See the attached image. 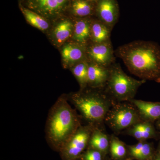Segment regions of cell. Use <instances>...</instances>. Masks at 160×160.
Segmentation results:
<instances>
[{"mask_svg":"<svg viewBox=\"0 0 160 160\" xmlns=\"http://www.w3.org/2000/svg\"><path fill=\"white\" fill-rule=\"evenodd\" d=\"M67 97L89 125L95 127L105 120L111 109L110 100L98 92L82 90Z\"/></svg>","mask_w":160,"mask_h":160,"instance_id":"obj_3","label":"cell"},{"mask_svg":"<svg viewBox=\"0 0 160 160\" xmlns=\"http://www.w3.org/2000/svg\"><path fill=\"white\" fill-rule=\"evenodd\" d=\"M141 117L134 106L122 103L117 104L110 109L105 121L111 129L119 132L140 122Z\"/></svg>","mask_w":160,"mask_h":160,"instance_id":"obj_5","label":"cell"},{"mask_svg":"<svg viewBox=\"0 0 160 160\" xmlns=\"http://www.w3.org/2000/svg\"><path fill=\"white\" fill-rule=\"evenodd\" d=\"M21 10L26 21L32 26L43 31L49 28V23L41 15L25 7H22Z\"/></svg>","mask_w":160,"mask_h":160,"instance_id":"obj_16","label":"cell"},{"mask_svg":"<svg viewBox=\"0 0 160 160\" xmlns=\"http://www.w3.org/2000/svg\"><path fill=\"white\" fill-rule=\"evenodd\" d=\"M70 0H27L31 9L47 18L56 16L64 11Z\"/></svg>","mask_w":160,"mask_h":160,"instance_id":"obj_8","label":"cell"},{"mask_svg":"<svg viewBox=\"0 0 160 160\" xmlns=\"http://www.w3.org/2000/svg\"><path fill=\"white\" fill-rule=\"evenodd\" d=\"M110 151L112 157L116 159L122 158L126 154V149L123 143L115 137L111 139Z\"/></svg>","mask_w":160,"mask_h":160,"instance_id":"obj_20","label":"cell"},{"mask_svg":"<svg viewBox=\"0 0 160 160\" xmlns=\"http://www.w3.org/2000/svg\"><path fill=\"white\" fill-rule=\"evenodd\" d=\"M83 160H102V152L98 150L90 148L83 155Z\"/></svg>","mask_w":160,"mask_h":160,"instance_id":"obj_23","label":"cell"},{"mask_svg":"<svg viewBox=\"0 0 160 160\" xmlns=\"http://www.w3.org/2000/svg\"><path fill=\"white\" fill-rule=\"evenodd\" d=\"M126 160H131V159L130 158H128L127 159H126Z\"/></svg>","mask_w":160,"mask_h":160,"instance_id":"obj_27","label":"cell"},{"mask_svg":"<svg viewBox=\"0 0 160 160\" xmlns=\"http://www.w3.org/2000/svg\"><path fill=\"white\" fill-rule=\"evenodd\" d=\"M109 69V79L106 85L107 90L119 102L133 99L138 88L146 82L145 80L135 79L127 75L118 63L112 64Z\"/></svg>","mask_w":160,"mask_h":160,"instance_id":"obj_4","label":"cell"},{"mask_svg":"<svg viewBox=\"0 0 160 160\" xmlns=\"http://www.w3.org/2000/svg\"><path fill=\"white\" fill-rule=\"evenodd\" d=\"M88 63L86 60L75 64L72 71L78 82L81 89H85L88 86Z\"/></svg>","mask_w":160,"mask_h":160,"instance_id":"obj_18","label":"cell"},{"mask_svg":"<svg viewBox=\"0 0 160 160\" xmlns=\"http://www.w3.org/2000/svg\"><path fill=\"white\" fill-rule=\"evenodd\" d=\"M81 126L79 118L69 105L68 97L62 96L49 112L46 126V139L60 151Z\"/></svg>","mask_w":160,"mask_h":160,"instance_id":"obj_2","label":"cell"},{"mask_svg":"<svg viewBox=\"0 0 160 160\" xmlns=\"http://www.w3.org/2000/svg\"><path fill=\"white\" fill-rule=\"evenodd\" d=\"M91 20L80 18L76 21L73 29V40L77 43L86 46L91 41Z\"/></svg>","mask_w":160,"mask_h":160,"instance_id":"obj_12","label":"cell"},{"mask_svg":"<svg viewBox=\"0 0 160 160\" xmlns=\"http://www.w3.org/2000/svg\"><path fill=\"white\" fill-rule=\"evenodd\" d=\"M95 128L90 125L80 126L60 149L63 160H76L89 144L92 130Z\"/></svg>","mask_w":160,"mask_h":160,"instance_id":"obj_6","label":"cell"},{"mask_svg":"<svg viewBox=\"0 0 160 160\" xmlns=\"http://www.w3.org/2000/svg\"><path fill=\"white\" fill-rule=\"evenodd\" d=\"M99 20L112 30L117 23L119 9L116 0H98L96 8Z\"/></svg>","mask_w":160,"mask_h":160,"instance_id":"obj_9","label":"cell"},{"mask_svg":"<svg viewBox=\"0 0 160 160\" xmlns=\"http://www.w3.org/2000/svg\"><path fill=\"white\" fill-rule=\"evenodd\" d=\"M144 142L141 141L139 143L134 145L133 146H130L129 147V150H130V154L133 157L136 156V155L139 152L141 149H142V147L144 144Z\"/></svg>","mask_w":160,"mask_h":160,"instance_id":"obj_24","label":"cell"},{"mask_svg":"<svg viewBox=\"0 0 160 160\" xmlns=\"http://www.w3.org/2000/svg\"><path fill=\"white\" fill-rule=\"evenodd\" d=\"M140 124L144 140L152 137L154 135V129L151 124L147 122H141Z\"/></svg>","mask_w":160,"mask_h":160,"instance_id":"obj_21","label":"cell"},{"mask_svg":"<svg viewBox=\"0 0 160 160\" xmlns=\"http://www.w3.org/2000/svg\"><path fill=\"white\" fill-rule=\"evenodd\" d=\"M88 1H90V2H94V1H97V0H88Z\"/></svg>","mask_w":160,"mask_h":160,"instance_id":"obj_26","label":"cell"},{"mask_svg":"<svg viewBox=\"0 0 160 160\" xmlns=\"http://www.w3.org/2000/svg\"><path fill=\"white\" fill-rule=\"evenodd\" d=\"M131 102L140 116L145 119L152 121L160 118V103L133 99Z\"/></svg>","mask_w":160,"mask_h":160,"instance_id":"obj_13","label":"cell"},{"mask_svg":"<svg viewBox=\"0 0 160 160\" xmlns=\"http://www.w3.org/2000/svg\"><path fill=\"white\" fill-rule=\"evenodd\" d=\"M112 30L99 20L91 21L92 42L93 43H101L109 41Z\"/></svg>","mask_w":160,"mask_h":160,"instance_id":"obj_14","label":"cell"},{"mask_svg":"<svg viewBox=\"0 0 160 160\" xmlns=\"http://www.w3.org/2000/svg\"><path fill=\"white\" fill-rule=\"evenodd\" d=\"M114 52L134 75L145 81L160 82V47L156 43L135 41L119 46Z\"/></svg>","mask_w":160,"mask_h":160,"instance_id":"obj_1","label":"cell"},{"mask_svg":"<svg viewBox=\"0 0 160 160\" xmlns=\"http://www.w3.org/2000/svg\"><path fill=\"white\" fill-rule=\"evenodd\" d=\"M86 57L90 62L107 67L115 63V51L111 40L101 43H92L88 48L86 47Z\"/></svg>","mask_w":160,"mask_h":160,"instance_id":"obj_7","label":"cell"},{"mask_svg":"<svg viewBox=\"0 0 160 160\" xmlns=\"http://www.w3.org/2000/svg\"><path fill=\"white\" fill-rule=\"evenodd\" d=\"M88 85L92 88H102L106 85L110 69L92 62H88Z\"/></svg>","mask_w":160,"mask_h":160,"instance_id":"obj_10","label":"cell"},{"mask_svg":"<svg viewBox=\"0 0 160 160\" xmlns=\"http://www.w3.org/2000/svg\"><path fill=\"white\" fill-rule=\"evenodd\" d=\"M72 13L80 18H86L93 13L94 8L88 0H73L71 5Z\"/></svg>","mask_w":160,"mask_h":160,"instance_id":"obj_17","label":"cell"},{"mask_svg":"<svg viewBox=\"0 0 160 160\" xmlns=\"http://www.w3.org/2000/svg\"><path fill=\"white\" fill-rule=\"evenodd\" d=\"M156 160H160V157H158L156 159Z\"/></svg>","mask_w":160,"mask_h":160,"instance_id":"obj_25","label":"cell"},{"mask_svg":"<svg viewBox=\"0 0 160 160\" xmlns=\"http://www.w3.org/2000/svg\"><path fill=\"white\" fill-rule=\"evenodd\" d=\"M62 55L66 64H77L86 60V46L78 43L67 44L62 49Z\"/></svg>","mask_w":160,"mask_h":160,"instance_id":"obj_11","label":"cell"},{"mask_svg":"<svg viewBox=\"0 0 160 160\" xmlns=\"http://www.w3.org/2000/svg\"><path fill=\"white\" fill-rule=\"evenodd\" d=\"M152 153V148L149 143L144 142L142 147L135 158L140 160L147 159L150 157Z\"/></svg>","mask_w":160,"mask_h":160,"instance_id":"obj_22","label":"cell"},{"mask_svg":"<svg viewBox=\"0 0 160 160\" xmlns=\"http://www.w3.org/2000/svg\"><path fill=\"white\" fill-rule=\"evenodd\" d=\"M89 145L90 148L98 150L102 153L105 152L109 147V139L106 133L98 127H95L90 136Z\"/></svg>","mask_w":160,"mask_h":160,"instance_id":"obj_15","label":"cell"},{"mask_svg":"<svg viewBox=\"0 0 160 160\" xmlns=\"http://www.w3.org/2000/svg\"><path fill=\"white\" fill-rule=\"evenodd\" d=\"M72 23L66 20L60 22L57 25L53 31L55 39L58 43H62L68 39L72 32Z\"/></svg>","mask_w":160,"mask_h":160,"instance_id":"obj_19","label":"cell"}]
</instances>
